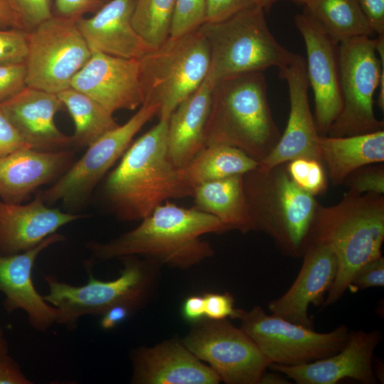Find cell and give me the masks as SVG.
<instances>
[{"mask_svg": "<svg viewBox=\"0 0 384 384\" xmlns=\"http://www.w3.org/2000/svg\"><path fill=\"white\" fill-rule=\"evenodd\" d=\"M134 229L108 242L85 244L92 261L142 256L161 265L187 269L210 257L214 250L201 240L208 233L228 231L216 217L196 208L180 207L169 201L141 220Z\"/></svg>", "mask_w": 384, "mask_h": 384, "instance_id": "obj_1", "label": "cell"}, {"mask_svg": "<svg viewBox=\"0 0 384 384\" xmlns=\"http://www.w3.org/2000/svg\"><path fill=\"white\" fill-rule=\"evenodd\" d=\"M166 134L167 120H159L129 145L107 177L104 196L119 220H141L169 199L192 196L169 158Z\"/></svg>", "mask_w": 384, "mask_h": 384, "instance_id": "obj_2", "label": "cell"}, {"mask_svg": "<svg viewBox=\"0 0 384 384\" xmlns=\"http://www.w3.org/2000/svg\"><path fill=\"white\" fill-rule=\"evenodd\" d=\"M383 240V194L347 191L336 205L324 207L319 203L307 243L326 245L338 262L336 276L324 306L336 303L343 296L361 266L382 256Z\"/></svg>", "mask_w": 384, "mask_h": 384, "instance_id": "obj_3", "label": "cell"}, {"mask_svg": "<svg viewBox=\"0 0 384 384\" xmlns=\"http://www.w3.org/2000/svg\"><path fill=\"white\" fill-rule=\"evenodd\" d=\"M280 136L272 114L263 71L238 74L214 82L204 133L206 146L230 145L260 163Z\"/></svg>", "mask_w": 384, "mask_h": 384, "instance_id": "obj_4", "label": "cell"}, {"mask_svg": "<svg viewBox=\"0 0 384 384\" xmlns=\"http://www.w3.org/2000/svg\"><path fill=\"white\" fill-rule=\"evenodd\" d=\"M243 189L252 230L274 240L282 252L302 257L319 203L291 178L287 163L242 175Z\"/></svg>", "mask_w": 384, "mask_h": 384, "instance_id": "obj_5", "label": "cell"}, {"mask_svg": "<svg viewBox=\"0 0 384 384\" xmlns=\"http://www.w3.org/2000/svg\"><path fill=\"white\" fill-rule=\"evenodd\" d=\"M119 259L123 268L119 277L112 280L96 278L89 263L85 266L87 282L81 286L60 281L55 275L44 277L48 293L43 297L59 310L58 324L73 330L83 316L102 315L117 305H124L134 313L150 300L158 284L161 265L134 255Z\"/></svg>", "mask_w": 384, "mask_h": 384, "instance_id": "obj_6", "label": "cell"}, {"mask_svg": "<svg viewBox=\"0 0 384 384\" xmlns=\"http://www.w3.org/2000/svg\"><path fill=\"white\" fill-rule=\"evenodd\" d=\"M265 9L252 3L219 21H206L198 30L210 48L208 76L213 82L235 75L277 69L287 65L295 53L272 34Z\"/></svg>", "mask_w": 384, "mask_h": 384, "instance_id": "obj_7", "label": "cell"}, {"mask_svg": "<svg viewBox=\"0 0 384 384\" xmlns=\"http://www.w3.org/2000/svg\"><path fill=\"white\" fill-rule=\"evenodd\" d=\"M341 110L327 136L347 137L384 130L374 113L373 96L384 110V35L358 36L338 43Z\"/></svg>", "mask_w": 384, "mask_h": 384, "instance_id": "obj_8", "label": "cell"}, {"mask_svg": "<svg viewBox=\"0 0 384 384\" xmlns=\"http://www.w3.org/2000/svg\"><path fill=\"white\" fill-rule=\"evenodd\" d=\"M139 61L143 103L157 105L159 119L168 120L176 107L208 76L210 48L197 29L180 36H169Z\"/></svg>", "mask_w": 384, "mask_h": 384, "instance_id": "obj_9", "label": "cell"}, {"mask_svg": "<svg viewBox=\"0 0 384 384\" xmlns=\"http://www.w3.org/2000/svg\"><path fill=\"white\" fill-rule=\"evenodd\" d=\"M91 55L77 21L53 15L28 31L26 85L58 94L71 87Z\"/></svg>", "mask_w": 384, "mask_h": 384, "instance_id": "obj_10", "label": "cell"}, {"mask_svg": "<svg viewBox=\"0 0 384 384\" xmlns=\"http://www.w3.org/2000/svg\"><path fill=\"white\" fill-rule=\"evenodd\" d=\"M240 328L256 343L272 363L299 366L326 358L345 346L350 331L341 324L328 333L267 314L260 306L240 310Z\"/></svg>", "mask_w": 384, "mask_h": 384, "instance_id": "obj_11", "label": "cell"}, {"mask_svg": "<svg viewBox=\"0 0 384 384\" xmlns=\"http://www.w3.org/2000/svg\"><path fill=\"white\" fill-rule=\"evenodd\" d=\"M181 341L227 384H260L272 363L253 339L227 319H202Z\"/></svg>", "mask_w": 384, "mask_h": 384, "instance_id": "obj_12", "label": "cell"}, {"mask_svg": "<svg viewBox=\"0 0 384 384\" xmlns=\"http://www.w3.org/2000/svg\"><path fill=\"white\" fill-rule=\"evenodd\" d=\"M158 110L157 105L143 103L127 122L107 132L90 145L79 160L41 193L45 203L61 201L69 208L84 203L110 169L122 156L134 137L157 114Z\"/></svg>", "mask_w": 384, "mask_h": 384, "instance_id": "obj_13", "label": "cell"}, {"mask_svg": "<svg viewBox=\"0 0 384 384\" xmlns=\"http://www.w3.org/2000/svg\"><path fill=\"white\" fill-rule=\"evenodd\" d=\"M294 24L306 47V74L314 95L316 126L320 136H326L343 104L338 44L304 8L295 16Z\"/></svg>", "mask_w": 384, "mask_h": 384, "instance_id": "obj_14", "label": "cell"}, {"mask_svg": "<svg viewBox=\"0 0 384 384\" xmlns=\"http://www.w3.org/2000/svg\"><path fill=\"white\" fill-rule=\"evenodd\" d=\"M278 70L279 78L285 80L288 85L289 118L278 142L258 166L269 169L299 158L316 159L322 163L319 146L320 135L309 102L306 60L295 53L287 65Z\"/></svg>", "mask_w": 384, "mask_h": 384, "instance_id": "obj_15", "label": "cell"}, {"mask_svg": "<svg viewBox=\"0 0 384 384\" xmlns=\"http://www.w3.org/2000/svg\"><path fill=\"white\" fill-rule=\"evenodd\" d=\"M71 87L90 96L112 113L134 110L144 102L139 61L92 51L86 64L74 76Z\"/></svg>", "mask_w": 384, "mask_h": 384, "instance_id": "obj_16", "label": "cell"}, {"mask_svg": "<svg viewBox=\"0 0 384 384\" xmlns=\"http://www.w3.org/2000/svg\"><path fill=\"white\" fill-rule=\"evenodd\" d=\"M381 338L379 330L352 331L343 348L331 356L299 366L272 363L268 368L282 373L298 384H336L344 378L363 384H375L377 379L373 356Z\"/></svg>", "mask_w": 384, "mask_h": 384, "instance_id": "obj_17", "label": "cell"}, {"mask_svg": "<svg viewBox=\"0 0 384 384\" xmlns=\"http://www.w3.org/2000/svg\"><path fill=\"white\" fill-rule=\"evenodd\" d=\"M65 240L53 233L27 251L9 255H0V292L8 313L17 309L28 315L30 325L43 332L57 324L59 310L48 303L36 289L32 278L33 269L38 255L50 245Z\"/></svg>", "mask_w": 384, "mask_h": 384, "instance_id": "obj_18", "label": "cell"}, {"mask_svg": "<svg viewBox=\"0 0 384 384\" xmlns=\"http://www.w3.org/2000/svg\"><path fill=\"white\" fill-rule=\"evenodd\" d=\"M302 257L303 263L294 282L282 297L271 301L268 308L274 316L313 329L309 306L324 302V295L336 278L338 262L329 247L315 242L307 243Z\"/></svg>", "mask_w": 384, "mask_h": 384, "instance_id": "obj_19", "label": "cell"}, {"mask_svg": "<svg viewBox=\"0 0 384 384\" xmlns=\"http://www.w3.org/2000/svg\"><path fill=\"white\" fill-rule=\"evenodd\" d=\"M130 358L132 383L218 384L221 381L212 368L176 339L134 348Z\"/></svg>", "mask_w": 384, "mask_h": 384, "instance_id": "obj_20", "label": "cell"}, {"mask_svg": "<svg viewBox=\"0 0 384 384\" xmlns=\"http://www.w3.org/2000/svg\"><path fill=\"white\" fill-rule=\"evenodd\" d=\"M0 107L31 149L57 151L73 146L72 137L63 134L54 121L64 107L57 94L26 86Z\"/></svg>", "mask_w": 384, "mask_h": 384, "instance_id": "obj_21", "label": "cell"}, {"mask_svg": "<svg viewBox=\"0 0 384 384\" xmlns=\"http://www.w3.org/2000/svg\"><path fill=\"white\" fill-rule=\"evenodd\" d=\"M85 217L48 208L41 193L26 204L0 201V255L31 250L63 225Z\"/></svg>", "mask_w": 384, "mask_h": 384, "instance_id": "obj_22", "label": "cell"}, {"mask_svg": "<svg viewBox=\"0 0 384 384\" xmlns=\"http://www.w3.org/2000/svg\"><path fill=\"white\" fill-rule=\"evenodd\" d=\"M71 150L42 151L23 149L0 157V197L21 203L38 187L57 180L72 166Z\"/></svg>", "mask_w": 384, "mask_h": 384, "instance_id": "obj_23", "label": "cell"}, {"mask_svg": "<svg viewBox=\"0 0 384 384\" xmlns=\"http://www.w3.org/2000/svg\"><path fill=\"white\" fill-rule=\"evenodd\" d=\"M136 0H110L78 28L92 51L139 59L151 48L135 31L132 15Z\"/></svg>", "mask_w": 384, "mask_h": 384, "instance_id": "obj_24", "label": "cell"}, {"mask_svg": "<svg viewBox=\"0 0 384 384\" xmlns=\"http://www.w3.org/2000/svg\"><path fill=\"white\" fill-rule=\"evenodd\" d=\"M213 83L208 75L201 85L176 107L167 120V154L178 169L185 166L206 146L204 133Z\"/></svg>", "mask_w": 384, "mask_h": 384, "instance_id": "obj_25", "label": "cell"}, {"mask_svg": "<svg viewBox=\"0 0 384 384\" xmlns=\"http://www.w3.org/2000/svg\"><path fill=\"white\" fill-rule=\"evenodd\" d=\"M321 158L334 186L342 184L357 169L384 161V130L347 136H320Z\"/></svg>", "mask_w": 384, "mask_h": 384, "instance_id": "obj_26", "label": "cell"}, {"mask_svg": "<svg viewBox=\"0 0 384 384\" xmlns=\"http://www.w3.org/2000/svg\"><path fill=\"white\" fill-rule=\"evenodd\" d=\"M242 175L202 183L193 188L191 197L195 208L218 218L228 231L237 230L246 233L252 230L245 198Z\"/></svg>", "mask_w": 384, "mask_h": 384, "instance_id": "obj_27", "label": "cell"}, {"mask_svg": "<svg viewBox=\"0 0 384 384\" xmlns=\"http://www.w3.org/2000/svg\"><path fill=\"white\" fill-rule=\"evenodd\" d=\"M258 165V161L240 149L212 144L179 169V172L182 181L193 191L195 187L206 182L242 175Z\"/></svg>", "mask_w": 384, "mask_h": 384, "instance_id": "obj_28", "label": "cell"}, {"mask_svg": "<svg viewBox=\"0 0 384 384\" xmlns=\"http://www.w3.org/2000/svg\"><path fill=\"white\" fill-rule=\"evenodd\" d=\"M304 8L338 44L354 37L376 35L358 0H311Z\"/></svg>", "mask_w": 384, "mask_h": 384, "instance_id": "obj_29", "label": "cell"}, {"mask_svg": "<svg viewBox=\"0 0 384 384\" xmlns=\"http://www.w3.org/2000/svg\"><path fill=\"white\" fill-rule=\"evenodd\" d=\"M75 124L73 146L88 147L107 132L119 124L113 113L99 102L72 87L57 94Z\"/></svg>", "mask_w": 384, "mask_h": 384, "instance_id": "obj_30", "label": "cell"}, {"mask_svg": "<svg viewBox=\"0 0 384 384\" xmlns=\"http://www.w3.org/2000/svg\"><path fill=\"white\" fill-rule=\"evenodd\" d=\"M176 0H136L132 15L135 31L152 49L170 36Z\"/></svg>", "mask_w": 384, "mask_h": 384, "instance_id": "obj_31", "label": "cell"}, {"mask_svg": "<svg viewBox=\"0 0 384 384\" xmlns=\"http://www.w3.org/2000/svg\"><path fill=\"white\" fill-rule=\"evenodd\" d=\"M323 165L316 159L299 158L287 163V170L299 187L316 196L324 193L327 188Z\"/></svg>", "mask_w": 384, "mask_h": 384, "instance_id": "obj_32", "label": "cell"}, {"mask_svg": "<svg viewBox=\"0 0 384 384\" xmlns=\"http://www.w3.org/2000/svg\"><path fill=\"white\" fill-rule=\"evenodd\" d=\"M206 19V0H176L169 36L176 37L194 31Z\"/></svg>", "mask_w": 384, "mask_h": 384, "instance_id": "obj_33", "label": "cell"}, {"mask_svg": "<svg viewBox=\"0 0 384 384\" xmlns=\"http://www.w3.org/2000/svg\"><path fill=\"white\" fill-rule=\"evenodd\" d=\"M343 183L348 188V191L355 194H383V163L368 164L357 169L346 177Z\"/></svg>", "mask_w": 384, "mask_h": 384, "instance_id": "obj_34", "label": "cell"}, {"mask_svg": "<svg viewBox=\"0 0 384 384\" xmlns=\"http://www.w3.org/2000/svg\"><path fill=\"white\" fill-rule=\"evenodd\" d=\"M28 32L0 28V64L25 63L28 55Z\"/></svg>", "mask_w": 384, "mask_h": 384, "instance_id": "obj_35", "label": "cell"}, {"mask_svg": "<svg viewBox=\"0 0 384 384\" xmlns=\"http://www.w3.org/2000/svg\"><path fill=\"white\" fill-rule=\"evenodd\" d=\"M9 1L28 32L53 15L52 0Z\"/></svg>", "mask_w": 384, "mask_h": 384, "instance_id": "obj_36", "label": "cell"}, {"mask_svg": "<svg viewBox=\"0 0 384 384\" xmlns=\"http://www.w3.org/2000/svg\"><path fill=\"white\" fill-rule=\"evenodd\" d=\"M26 86L25 63L0 64V103L15 96Z\"/></svg>", "mask_w": 384, "mask_h": 384, "instance_id": "obj_37", "label": "cell"}, {"mask_svg": "<svg viewBox=\"0 0 384 384\" xmlns=\"http://www.w3.org/2000/svg\"><path fill=\"white\" fill-rule=\"evenodd\" d=\"M205 318L214 320L238 318L241 309L235 308V299L229 292L203 295Z\"/></svg>", "mask_w": 384, "mask_h": 384, "instance_id": "obj_38", "label": "cell"}, {"mask_svg": "<svg viewBox=\"0 0 384 384\" xmlns=\"http://www.w3.org/2000/svg\"><path fill=\"white\" fill-rule=\"evenodd\" d=\"M110 0H55L53 15L78 21L86 14H95Z\"/></svg>", "mask_w": 384, "mask_h": 384, "instance_id": "obj_39", "label": "cell"}, {"mask_svg": "<svg viewBox=\"0 0 384 384\" xmlns=\"http://www.w3.org/2000/svg\"><path fill=\"white\" fill-rule=\"evenodd\" d=\"M384 285V258L380 256L361 266L356 272L350 287L365 289Z\"/></svg>", "mask_w": 384, "mask_h": 384, "instance_id": "obj_40", "label": "cell"}, {"mask_svg": "<svg viewBox=\"0 0 384 384\" xmlns=\"http://www.w3.org/2000/svg\"><path fill=\"white\" fill-rule=\"evenodd\" d=\"M23 149L31 148L0 107V157Z\"/></svg>", "mask_w": 384, "mask_h": 384, "instance_id": "obj_41", "label": "cell"}, {"mask_svg": "<svg viewBox=\"0 0 384 384\" xmlns=\"http://www.w3.org/2000/svg\"><path fill=\"white\" fill-rule=\"evenodd\" d=\"M253 3V0H206V21L225 19Z\"/></svg>", "mask_w": 384, "mask_h": 384, "instance_id": "obj_42", "label": "cell"}, {"mask_svg": "<svg viewBox=\"0 0 384 384\" xmlns=\"http://www.w3.org/2000/svg\"><path fill=\"white\" fill-rule=\"evenodd\" d=\"M358 1L375 34H384V0Z\"/></svg>", "mask_w": 384, "mask_h": 384, "instance_id": "obj_43", "label": "cell"}, {"mask_svg": "<svg viewBox=\"0 0 384 384\" xmlns=\"http://www.w3.org/2000/svg\"><path fill=\"white\" fill-rule=\"evenodd\" d=\"M19 365L9 355L0 358V384H31Z\"/></svg>", "mask_w": 384, "mask_h": 384, "instance_id": "obj_44", "label": "cell"}, {"mask_svg": "<svg viewBox=\"0 0 384 384\" xmlns=\"http://www.w3.org/2000/svg\"><path fill=\"white\" fill-rule=\"evenodd\" d=\"M182 315L186 321L192 323L205 318L203 295H192L187 297L183 304Z\"/></svg>", "mask_w": 384, "mask_h": 384, "instance_id": "obj_45", "label": "cell"}, {"mask_svg": "<svg viewBox=\"0 0 384 384\" xmlns=\"http://www.w3.org/2000/svg\"><path fill=\"white\" fill-rule=\"evenodd\" d=\"M134 312L124 305H117L110 308L102 316L100 326L105 330H110L126 320Z\"/></svg>", "mask_w": 384, "mask_h": 384, "instance_id": "obj_46", "label": "cell"}, {"mask_svg": "<svg viewBox=\"0 0 384 384\" xmlns=\"http://www.w3.org/2000/svg\"><path fill=\"white\" fill-rule=\"evenodd\" d=\"M0 28L25 30L18 15L9 0H0Z\"/></svg>", "mask_w": 384, "mask_h": 384, "instance_id": "obj_47", "label": "cell"}, {"mask_svg": "<svg viewBox=\"0 0 384 384\" xmlns=\"http://www.w3.org/2000/svg\"><path fill=\"white\" fill-rule=\"evenodd\" d=\"M274 373H267L263 375L260 384H286L289 383L282 375V373L273 371Z\"/></svg>", "mask_w": 384, "mask_h": 384, "instance_id": "obj_48", "label": "cell"}, {"mask_svg": "<svg viewBox=\"0 0 384 384\" xmlns=\"http://www.w3.org/2000/svg\"><path fill=\"white\" fill-rule=\"evenodd\" d=\"M9 354L8 343L4 338L2 329L0 328V358Z\"/></svg>", "mask_w": 384, "mask_h": 384, "instance_id": "obj_49", "label": "cell"}, {"mask_svg": "<svg viewBox=\"0 0 384 384\" xmlns=\"http://www.w3.org/2000/svg\"><path fill=\"white\" fill-rule=\"evenodd\" d=\"M253 3L261 6L265 11H269L274 4V0H253Z\"/></svg>", "mask_w": 384, "mask_h": 384, "instance_id": "obj_50", "label": "cell"}, {"mask_svg": "<svg viewBox=\"0 0 384 384\" xmlns=\"http://www.w3.org/2000/svg\"><path fill=\"white\" fill-rule=\"evenodd\" d=\"M292 1V2L294 3V4H302L304 6L311 0H274V3H275L277 1Z\"/></svg>", "mask_w": 384, "mask_h": 384, "instance_id": "obj_51", "label": "cell"}]
</instances>
